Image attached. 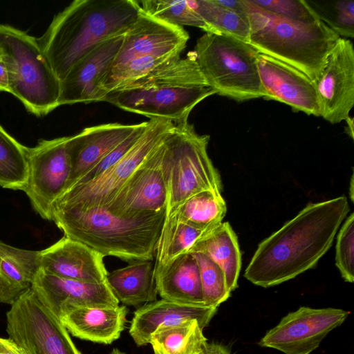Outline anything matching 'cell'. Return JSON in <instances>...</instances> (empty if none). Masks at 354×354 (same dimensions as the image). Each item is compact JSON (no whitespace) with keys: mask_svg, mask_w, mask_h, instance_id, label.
Listing matches in <instances>:
<instances>
[{"mask_svg":"<svg viewBox=\"0 0 354 354\" xmlns=\"http://www.w3.org/2000/svg\"><path fill=\"white\" fill-rule=\"evenodd\" d=\"M349 210L344 195L309 203L259 244L244 277L268 288L313 268L332 245Z\"/></svg>","mask_w":354,"mask_h":354,"instance_id":"obj_1","label":"cell"},{"mask_svg":"<svg viewBox=\"0 0 354 354\" xmlns=\"http://www.w3.org/2000/svg\"><path fill=\"white\" fill-rule=\"evenodd\" d=\"M140 10L133 0H75L55 16L37 41L61 81L96 45L125 34Z\"/></svg>","mask_w":354,"mask_h":354,"instance_id":"obj_2","label":"cell"},{"mask_svg":"<svg viewBox=\"0 0 354 354\" xmlns=\"http://www.w3.org/2000/svg\"><path fill=\"white\" fill-rule=\"evenodd\" d=\"M216 94L203 77L194 51L170 60L108 93L100 101L151 119L187 122L194 107Z\"/></svg>","mask_w":354,"mask_h":354,"instance_id":"obj_3","label":"cell"},{"mask_svg":"<svg viewBox=\"0 0 354 354\" xmlns=\"http://www.w3.org/2000/svg\"><path fill=\"white\" fill-rule=\"evenodd\" d=\"M165 218L166 209L124 217L105 208L72 207L54 210L52 221L65 236L104 257L135 261L153 260Z\"/></svg>","mask_w":354,"mask_h":354,"instance_id":"obj_4","label":"cell"},{"mask_svg":"<svg viewBox=\"0 0 354 354\" xmlns=\"http://www.w3.org/2000/svg\"><path fill=\"white\" fill-rule=\"evenodd\" d=\"M242 1L250 25L248 44L315 82L340 37L320 20H293L264 10L251 0Z\"/></svg>","mask_w":354,"mask_h":354,"instance_id":"obj_5","label":"cell"},{"mask_svg":"<svg viewBox=\"0 0 354 354\" xmlns=\"http://www.w3.org/2000/svg\"><path fill=\"white\" fill-rule=\"evenodd\" d=\"M0 58L6 64L9 93L26 109L44 116L58 106L60 81L35 37L8 25H0Z\"/></svg>","mask_w":354,"mask_h":354,"instance_id":"obj_6","label":"cell"},{"mask_svg":"<svg viewBox=\"0 0 354 354\" xmlns=\"http://www.w3.org/2000/svg\"><path fill=\"white\" fill-rule=\"evenodd\" d=\"M208 135L198 134L188 122L174 123L162 141V171L167 190L166 216L203 191L221 192L218 171L207 153Z\"/></svg>","mask_w":354,"mask_h":354,"instance_id":"obj_7","label":"cell"},{"mask_svg":"<svg viewBox=\"0 0 354 354\" xmlns=\"http://www.w3.org/2000/svg\"><path fill=\"white\" fill-rule=\"evenodd\" d=\"M195 54L207 84L216 94L241 102L263 97L259 52L250 44L219 33L199 37Z\"/></svg>","mask_w":354,"mask_h":354,"instance_id":"obj_8","label":"cell"},{"mask_svg":"<svg viewBox=\"0 0 354 354\" xmlns=\"http://www.w3.org/2000/svg\"><path fill=\"white\" fill-rule=\"evenodd\" d=\"M174 127V123L168 120L151 119L139 140L120 160L95 178L68 188L55 202L53 212L72 207L104 208L136 169Z\"/></svg>","mask_w":354,"mask_h":354,"instance_id":"obj_9","label":"cell"},{"mask_svg":"<svg viewBox=\"0 0 354 354\" xmlns=\"http://www.w3.org/2000/svg\"><path fill=\"white\" fill-rule=\"evenodd\" d=\"M6 331L28 354H82L60 319L32 288L6 313Z\"/></svg>","mask_w":354,"mask_h":354,"instance_id":"obj_10","label":"cell"},{"mask_svg":"<svg viewBox=\"0 0 354 354\" xmlns=\"http://www.w3.org/2000/svg\"><path fill=\"white\" fill-rule=\"evenodd\" d=\"M68 136L40 140L28 147V178L24 192L32 208L44 219L52 221L53 207L66 190L71 163Z\"/></svg>","mask_w":354,"mask_h":354,"instance_id":"obj_11","label":"cell"},{"mask_svg":"<svg viewBox=\"0 0 354 354\" xmlns=\"http://www.w3.org/2000/svg\"><path fill=\"white\" fill-rule=\"evenodd\" d=\"M349 314L348 311L340 308L301 306L286 315L268 330L259 345L285 354H310Z\"/></svg>","mask_w":354,"mask_h":354,"instance_id":"obj_12","label":"cell"},{"mask_svg":"<svg viewBox=\"0 0 354 354\" xmlns=\"http://www.w3.org/2000/svg\"><path fill=\"white\" fill-rule=\"evenodd\" d=\"M163 140L149 153L105 206L109 212L120 216L132 217L167 209V190L162 164Z\"/></svg>","mask_w":354,"mask_h":354,"instance_id":"obj_13","label":"cell"},{"mask_svg":"<svg viewBox=\"0 0 354 354\" xmlns=\"http://www.w3.org/2000/svg\"><path fill=\"white\" fill-rule=\"evenodd\" d=\"M314 84L319 116L331 124L345 120L354 105V48L351 40L339 39Z\"/></svg>","mask_w":354,"mask_h":354,"instance_id":"obj_14","label":"cell"},{"mask_svg":"<svg viewBox=\"0 0 354 354\" xmlns=\"http://www.w3.org/2000/svg\"><path fill=\"white\" fill-rule=\"evenodd\" d=\"M257 68L263 98L290 106L295 111L319 116L314 82L304 73L270 56L259 53Z\"/></svg>","mask_w":354,"mask_h":354,"instance_id":"obj_15","label":"cell"},{"mask_svg":"<svg viewBox=\"0 0 354 354\" xmlns=\"http://www.w3.org/2000/svg\"><path fill=\"white\" fill-rule=\"evenodd\" d=\"M188 39L189 35L182 27L156 19L141 9L136 20L125 32L111 68L136 57L180 55Z\"/></svg>","mask_w":354,"mask_h":354,"instance_id":"obj_16","label":"cell"},{"mask_svg":"<svg viewBox=\"0 0 354 354\" xmlns=\"http://www.w3.org/2000/svg\"><path fill=\"white\" fill-rule=\"evenodd\" d=\"M32 288L59 318L80 306H113L119 301L106 282L93 283L62 278L38 270Z\"/></svg>","mask_w":354,"mask_h":354,"instance_id":"obj_17","label":"cell"},{"mask_svg":"<svg viewBox=\"0 0 354 354\" xmlns=\"http://www.w3.org/2000/svg\"><path fill=\"white\" fill-rule=\"evenodd\" d=\"M124 35L106 39L82 57L60 81L58 106L96 102L97 86L110 69Z\"/></svg>","mask_w":354,"mask_h":354,"instance_id":"obj_18","label":"cell"},{"mask_svg":"<svg viewBox=\"0 0 354 354\" xmlns=\"http://www.w3.org/2000/svg\"><path fill=\"white\" fill-rule=\"evenodd\" d=\"M104 256L88 245L64 236L39 251V269L62 278L88 283L106 281Z\"/></svg>","mask_w":354,"mask_h":354,"instance_id":"obj_19","label":"cell"},{"mask_svg":"<svg viewBox=\"0 0 354 354\" xmlns=\"http://www.w3.org/2000/svg\"><path fill=\"white\" fill-rule=\"evenodd\" d=\"M137 127L138 124L109 123L87 127L78 134L68 136L71 172L66 190L131 134Z\"/></svg>","mask_w":354,"mask_h":354,"instance_id":"obj_20","label":"cell"},{"mask_svg":"<svg viewBox=\"0 0 354 354\" xmlns=\"http://www.w3.org/2000/svg\"><path fill=\"white\" fill-rule=\"evenodd\" d=\"M215 306L189 305L166 299L156 300L138 308L133 314L129 334L138 346L149 344L151 335L160 325L196 319L207 327L214 315Z\"/></svg>","mask_w":354,"mask_h":354,"instance_id":"obj_21","label":"cell"},{"mask_svg":"<svg viewBox=\"0 0 354 354\" xmlns=\"http://www.w3.org/2000/svg\"><path fill=\"white\" fill-rule=\"evenodd\" d=\"M127 313L128 309L124 305L80 306L69 309L59 319L75 337L110 344L120 337Z\"/></svg>","mask_w":354,"mask_h":354,"instance_id":"obj_22","label":"cell"},{"mask_svg":"<svg viewBox=\"0 0 354 354\" xmlns=\"http://www.w3.org/2000/svg\"><path fill=\"white\" fill-rule=\"evenodd\" d=\"M158 294L163 299L198 306L203 301L199 268L192 253H183L162 265H155Z\"/></svg>","mask_w":354,"mask_h":354,"instance_id":"obj_23","label":"cell"},{"mask_svg":"<svg viewBox=\"0 0 354 354\" xmlns=\"http://www.w3.org/2000/svg\"><path fill=\"white\" fill-rule=\"evenodd\" d=\"M39 251L0 241V303L12 306L32 288L39 268Z\"/></svg>","mask_w":354,"mask_h":354,"instance_id":"obj_24","label":"cell"},{"mask_svg":"<svg viewBox=\"0 0 354 354\" xmlns=\"http://www.w3.org/2000/svg\"><path fill=\"white\" fill-rule=\"evenodd\" d=\"M106 282L119 302L140 308L156 300L155 263L135 260L125 267L108 272Z\"/></svg>","mask_w":354,"mask_h":354,"instance_id":"obj_25","label":"cell"},{"mask_svg":"<svg viewBox=\"0 0 354 354\" xmlns=\"http://www.w3.org/2000/svg\"><path fill=\"white\" fill-rule=\"evenodd\" d=\"M187 252H201L216 262L224 272L230 292L237 288L241 255L237 236L228 222L206 232Z\"/></svg>","mask_w":354,"mask_h":354,"instance_id":"obj_26","label":"cell"},{"mask_svg":"<svg viewBox=\"0 0 354 354\" xmlns=\"http://www.w3.org/2000/svg\"><path fill=\"white\" fill-rule=\"evenodd\" d=\"M196 319L159 326L151 335L154 354H200L207 344Z\"/></svg>","mask_w":354,"mask_h":354,"instance_id":"obj_27","label":"cell"},{"mask_svg":"<svg viewBox=\"0 0 354 354\" xmlns=\"http://www.w3.org/2000/svg\"><path fill=\"white\" fill-rule=\"evenodd\" d=\"M226 211L221 193L206 190L191 196L166 216L207 232L222 223Z\"/></svg>","mask_w":354,"mask_h":354,"instance_id":"obj_28","label":"cell"},{"mask_svg":"<svg viewBox=\"0 0 354 354\" xmlns=\"http://www.w3.org/2000/svg\"><path fill=\"white\" fill-rule=\"evenodd\" d=\"M27 178L28 147L0 125V186L24 191Z\"/></svg>","mask_w":354,"mask_h":354,"instance_id":"obj_29","label":"cell"},{"mask_svg":"<svg viewBox=\"0 0 354 354\" xmlns=\"http://www.w3.org/2000/svg\"><path fill=\"white\" fill-rule=\"evenodd\" d=\"M207 232L178 221L172 217L166 216L157 247L155 265L165 264L187 252Z\"/></svg>","mask_w":354,"mask_h":354,"instance_id":"obj_30","label":"cell"},{"mask_svg":"<svg viewBox=\"0 0 354 354\" xmlns=\"http://www.w3.org/2000/svg\"><path fill=\"white\" fill-rule=\"evenodd\" d=\"M192 4L216 33L225 35L248 43L250 25L247 15L225 8L214 0H192Z\"/></svg>","mask_w":354,"mask_h":354,"instance_id":"obj_31","label":"cell"},{"mask_svg":"<svg viewBox=\"0 0 354 354\" xmlns=\"http://www.w3.org/2000/svg\"><path fill=\"white\" fill-rule=\"evenodd\" d=\"M147 15L182 27L192 26L205 32L216 33L194 8L191 1L145 0L138 2Z\"/></svg>","mask_w":354,"mask_h":354,"instance_id":"obj_32","label":"cell"},{"mask_svg":"<svg viewBox=\"0 0 354 354\" xmlns=\"http://www.w3.org/2000/svg\"><path fill=\"white\" fill-rule=\"evenodd\" d=\"M317 18L340 37L353 38L354 0H304Z\"/></svg>","mask_w":354,"mask_h":354,"instance_id":"obj_33","label":"cell"},{"mask_svg":"<svg viewBox=\"0 0 354 354\" xmlns=\"http://www.w3.org/2000/svg\"><path fill=\"white\" fill-rule=\"evenodd\" d=\"M199 268L203 301L206 306L218 307L230 296L225 277L220 266L201 252H193Z\"/></svg>","mask_w":354,"mask_h":354,"instance_id":"obj_34","label":"cell"},{"mask_svg":"<svg viewBox=\"0 0 354 354\" xmlns=\"http://www.w3.org/2000/svg\"><path fill=\"white\" fill-rule=\"evenodd\" d=\"M335 264L345 281H354V214L346 219L336 243Z\"/></svg>","mask_w":354,"mask_h":354,"instance_id":"obj_35","label":"cell"},{"mask_svg":"<svg viewBox=\"0 0 354 354\" xmlns=\"http://www.w3.org/2000/svg\"><path fill=\"white\" fill-rule=\"evenodd\" d=\"M148 122L138 124V127L131 134L109 152L95 166L86 172L73 185L85 183L95 178L120 160L137 142L145 131Z\"/></svg>","mask_w":354,"mask_h":354,"instance_id":"obj_36","label":"cell"},{"mask_svg":"<svg viewBox=\"0 0 354 354\" xmlns=\"http://www.w3.org/2000/svg\"><path fill=\"white\" fill-rule=\"evenodd\" d=\"M259 7L279 16L293 20H319L304 0H251Z\"/></svg>","mask_w":354,"mask_h":354,"instance_id":"obj_37","label":"cell"},{"mask_svg":"<svg viewBox=\"0 0 354 354\" xmlns=\"http://www.w3.org/2000/svg\"><path fill=\"white\" fill-rule=\"evenodd\" d=\"M0 354H28V353L12 339L0 337Z\"/></svg>","mask_w":354,"mask_h":354,"instance_id":"obj_38","label":"cell"},{"mask_svg":"<svg viewBox=\"0 0 354 354\" xmlns=\"http://www.w3.org/2000/svg\"><path fill=\"white\" fill-rule=\"evenodd\" d=\"M218 5L243 15H247L242 0H214Z\"/></svg>","mask_w":354,"mask_h":354,"instance_id":"obj_39","label":"cell"},{"mask_svg":"<svg viewBox=\"0 0 354 354\" xmlns=\"http://www.w3.org/2000/svg\"><path fill=\"white\" fill-rule=\"evenodd\" d=\"M200 354H231V353L221 344L207 342Z\"/></svg>","mask_w":354,"mask_h":354,"instance_id":"obj_40","label":"cell"},{"mask_svg":"<svg viewBox=\"0 0 354 354\" xmlns=\"http://www.w3.org/2000/svg\"><path fill=\"white\" fill-rule=\"evenodd\" d=\"M1 91L9 93V80L6 64L0 58V92Z\"/></svg>","mask_w":354,"mask_h":354,"instance_id":"obj_41","label":"cell"},{"mask_svg":"<svg viewBox=\"0 0 354 354\" xmlns=\"http://www.w3.org/2000/svg\"><path fill=\"white\" fill-rule=\"evenodd\" d=\"M345 121L346 122V133L351 138H353V118L348 116Z\"/></svg>","mask_w":354,"mask_h":354,"instance_id":"obj_42","label":"cell"},{"mask_svg":"<svg viewBox=\"0 0 354 354\" xmlns=\"http://www.w3.org/2000/svg\"><path fill=\"white\" fill-rule=\"evenodd\" d=\"M353 176H352L351 177V189H350V192H351V201H353Z\"/></svg>","mask_w":354,"mask_h":354,"instance_id":"obj_43","label":"cell"},{"mask_svg":"<svg viewBox=\"0 0 354 354\" xmlns=\"http://www.w3.org/2000/svg\"><path fill=\"white\" fill-rule=\"evenodd\" d=\"M109 354H126V353L120 351V350H118L117 348H114L111 351V352Z\"/></svg>","mask_w":354,"mask_h":354,"instance_id":"obj_44","label":"cell"}]
</instances>
